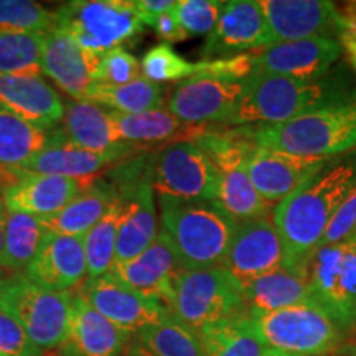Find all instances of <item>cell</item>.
Returning <instances> with one entry per match:
<instances>
[{"label": "cell", "instance_id": "cell-18", "mask_svg": "<svg viewBox=\"0 0 356 356\" xmlns=\"http://www.w3.org/2000/svg\"><path fill=\"white\" fill-rule=\"evenodd\" d=\"M140 147H129L124 150L114 152H92L81 149L73 144H68L61 137L58 127L51 129V142L38 155L30 160L24 167L38 175H56L73 178V180H92L99 177L102 172L109 170L124 160L132 159L137 152H142Z\"/></svg>", "mask_w": 356, "mask_h": 356}, {"label": "cell", "instance_id": "cell-14", "mask_svg": "<svg viewBox=\"0 0 356 356\" xmlns=\"http://www.w3.org/2000/svg\"><path fill=\"white\" fill-rule=\"evenodd\" d=\"M341 48L338 38L315 37L287 42L252 51L254 73L315 81L330 74L340 60Z\"/></svg>", "mask_w": 356, "mask_h": 356}, {"label": "cell", "instance_id": "cell-32", "mask_svg": "<svg viewBox=\"0 0 356 356\" xmlns=\"http://www.w3.org/2000/svg\"><path fill=\"white\" fill-rule=\"evenodd\" d=\"M51 142V131L24 121L0 106V167L24 168Z\"/></svg>", "mask_w": 356, "mask_h": 356}, {"label": "cell", "instance_id": "cell-49", "mask_svg": "<svg viewBox=\"0 0 356 356\" xmlns=\"http://www.w3.org/2000/svg\"><path fill=\"white\" fill-rule=\"evenodd\" d=\"M8 277H10V275H7L6 270H2V267H0V292H2V289L6 286Z\"/></svg>", "mask_w": 356, "mask_h": 356}, {"label": "cell", "instance_id": "cell-40", "mask_svg": "<svg viewBox=\"0 0 356 356\" xmlns=\"http://www.w3.org/2000/svg\"><path fill=\"white\" fill-rule=\"evenodd\" d=\"M142 76L140 63L132 53L126 48H114V50L102 53L97 61V68L95 71V83L111 84H127L136 81Z\"/></svg>", "mask_w": 356, "mask_h": 356}, {"label": "cell", "instance_id": "cell-19", "mask_svg": "<svg viewBox=\"0 0 356 356\" xmlns=\"http://www.w3.org/2000/svg\"><path fill=\"white\" fill-rule=\"evenodd\" d=\"M101 55L89 53L65 30L53 26L43 33L42 73L47 74L73 101H83L95 83Z\"/></svg>", "mask_w": 356, "mask_h": 356}, {"label": "cell", "instance_id": "cell-43", "mask_svg": "<svg viewBox=\"0 0 356 356\" xmlns=\"http://www.w3.org/2000/svg\"><path fill=\"white\" fill-rule=\"evenodd\" d=\"M338 42L343 48L350 65L356 73V3H351L341 10V25L338 33Z\"/></svg>", "mask_w": 356, "mask_h": 356}, {"label": "cell", "instance_id": "cell-37", "mask_svg": "<svg viewBox=\"0 0 356 356\" xmlns=\"http://www.w3.org/2000/svg\"><path fill=\"white\" fill-rule=\"evenodd\" d=\"M142 76L149 81L162 83H181L191 78H200L202 74V61L191 63L173 50L172 44L159 43L145 53L140 61Z\"/></svg>", "mask_w": 356, "mask_h": 356}, {"label": "cell", "instance_id": "cell-47", "mask_svg": "<svg viewBox=\"0 0 356 356\" xmlns=\"http://www.w3.org/2000/svg\"><path fill=\"white\" fill-rule=\"evenodd\" d=\"M122 356H154V355L150 353V351L147 350L136 337H132L131 343L127 345V348L124 351Z\"/></svg>", "mask_w": 356, "mask_h": 356}, {"label": "cell", "instance_id": "cell-45", "mask_svg": "<svg viewBox=\"0 0 356 356\" xmlns=\"http://www.w3.org/2000/svg\"><path fill=\"white\" fill-rule=\"evenodd\" d=\"M134 3H136V8L144 25L150 26V24L160 15L172 12L177 2H173V0H139V2Z\"/></svg>", "mask_w": 356, "mask_h": 356}, {"label": "cell", "instance_id": "cell-11", "mask_svg": "<svg viewBox=\"0 0 356 356\" xmlns=\"http://www.w3.org/2000/svg\"><path fill=\"white\" fill-rule=\"evenodd\" d=\"M284 251L273 216L239 221L221 266L243 289L282 267Z\"/></svg>", "mask_w": 356, "mask_h": 356}, {"label": "cell", "instance_id": "cell-31", "mask_svg": "<svg viewBox=\"0 0 356 356\" xmlns=\"http://www.w3.org/2000/svg\"><path fill=\"white\" fill-rule=\"evenodd\" d=\"M84 99L96 102L108 111L119 114H140L145 111L165 108V89L140 76L136 81L119 86L92 83Z\"/></svg>", "mask_w": 356, "mask_h": 356}, {"label": "cell", "instance_id": "cell-28", "mask_svg": "<svg viewBox=\"0 0 356 356\" xmlns=\"http://www.w3.org/2000/svg\"><path fill=\"white\" fill-rule=\"evenodd\" d=\"M115 195L96 177L76 198L50 216L40 218L48 233L83 238L115 203Z\"/></svg>", "mask_w": 356, "mask_h": 356}, {"label": "cell", "instance_id": "cell-20", "mask_svg": "<svg viewBox=\"0 0 356 356\" xmlns=\"http://www.w3.org/2000/svg\"><path fill=\"white\" fill-rule=\"evenodd\" d=\"M180 269V262L170 241L165 233L160 231L155 241L139 256L114 262L111 274L131 291L165 307L172 280Z\"/></svg>", "mask_w": 356, "mask_h": 356}, {"label": "cell", "instance_id": "cell-21", "mask_svg": "<svg viewBox=\"0 0 356 356\" xmlns=\"http://www.w3.org/2000/svg\"><path fill=\"white\" fill-rule=\"evenodd\" d=\"M24 275L44 291H73L88 275L83 238L50 233Z\"/></svg>", "mask_w": 356, "mask_h": 356}, {"label": "cell", "instance_id": "cell-9", "mask_svg": "<svg viewBox=\"0 0 356 356\" xmlns=\"http://www.w3.org/2000/svg\"><path fill=\"white\" fill-rule=\"evenodd\" d=\"M73 292H50L12 274L0 292V307L17 318L32 343L47 353L58 350L68 337Z\"/></svg>", "mask_w": 356, "mask_h": 356}, {"label": "cell", "instance_id": "cell-50", "mask_svg": "<svg viewBox=\"0 0 356 356\" xmlns=\"http://www.w3.org/2000/svg\"><path fill=\"white\" fill-rule=\"evenodd\" d=\"M348 351H350V353H351V355H353V356H356V341H355V343H353V345H351V346H350V348H348Z\"/></svg>", "mask_w": 356, "mask_h": 356}, {"label": "cell", "instance_id": "cell-8", "mask_svg": "<svg viewBox=\"0 0 356 356\" xmlns=\"http://www.w3.org/2000/svg\"><path fill=\"white\" fill-rule=\"evenodd\" d=\"M251 317L267 348L284 353L327 356L340 350L346 340L337 323L310 300Z\"/></svg>", "mask_w": 356, "mask_h": 356}, {"label": "cell", "instance_id": "cell-34", "mask_svg": "<svg viewBox=\"0 0 356 356\" xmlns=\"http://www.w3.org/2000/svg\"><path fill=\"white\" fill-rule=\"evenodd\" d=\"M50 234L40 218L25 213H8L6 218L7 270L19 273L35 259Z\"/></svg>", "mask_w": 356, "mask_h": 356}, {"label": "cell", "instance_id": "cell-30", "mask_svg": "<svg viewBox=\"0 0 356 356\" xmlns=\"http://www.w3.org/2000/svg\"><path fill=\"white\" fill-rule=\"evenodd\" d=\"M243 292L251 315L267 314L309 300L305 275L291 273L284 267L256 279Z\"/></svg>", "mask_w": 356, "mask_h": 356}, {"label": "cell", "instance_id": "cell-7", "mask_svg": "<svg viewBox=\"0 0 356 356\" xmlns=\"http://www.w3.org/2000/svg\"><path fill=\"white\" fill-rule=\"evenodd\" d=\"M53 26L65 30L86 51L102 55L132 43L144 22L129 0H74L58 8Z\"/></svg>", "mask_w": 356, "mask_h": 356}, {"label": "cell", "instance_id": "cell-27", "mask_svg": "<svg viewBox=\"0 0 356 356\" xmlns=\"http://www.w3.org/2000/svg\"><path fill=\"white\" fill-rule=\"evenodd\" d=\"M111 118L119 140L150 149V145L191 142L207 126H190L181 122L167 108L145 111L140 114H119L111 111Z\"/></svg>", "mask_w": 356, "mask_h": 356}, {"label": "cell", "instance_id": "cell-10", "mask_svg": "<svg viewBox=\"0 0 356 356\" xmlns=\"http://www.w3.org/2000/svg\"><path fill=\"white\" fill-rule=\"evenodd\" d=\"M154 193L186 202H216L218 170L195 142H175L147 159Z\"/></svg>", "mask_w": 356, "mask_h": 356}, {"label": "cell", "instance_id": "cell-26", "mask_svg": "<svg viewBox=\"0 0 356 356\" xmlns=\"http://www.w3.org/2000/svg\"><path fill=\"white\" fill-rule=\"evenodd\" d=\"M154 190L149 177L121 198L124 213L115 241V262L139 256L155 241L160 233Z\"/></svg>", "mask_w": 356, "mask_h": 356}, {"label": "cell", "instance_id": "cell-29", "mask_svg": "<svg viewBox=\"0 0 356 356\" xmlns=\"http://www.w3.org/2000/svg\"><path fill=\"white\" fill-rule=\"evenodd\" d=\"M198 338L204 356H264L269 350L249 312L208 325L198 332Z\"/></svg>", "mask_w": 356, "mask_h": 356}, {"label": "cell", "instance_id": "cell-6", "mask_svg": "<svg viewBox=\"0 0 356 356\" xmlns=\"http://www.w3.org/2000/svg\"><path fill=\"white\" fill-rule=\"evenodd\" d=\"M309 300L330 317L346 338L356 335V233L320 246L305 269Z\"/></svg>", "mask_w": 356, "mask_h": 356}, {"label": "cell", "instance_id": "cell-1", "mask_svg": "<svg viewBox=\"0 0 356 356\" xmlns=\"http://www.w3.org/2000/svg\"><path fill=\"white\" fill-rule=\"evenodd\" d=\"M356 186V150L337 155L273 210L284 251V269L305 275L335 213Z\"/></svg>", "mask_w": 356, "mask_h": 356}, {"label": "cell", "instance_id": "cell-15", "mask_svg": "<svg viewBox=\"0 0 356 356\" xmlns=\"http://www.w3.org/2000/svg\"><path fill=\"white\" fill-rule=\"evenodd\" d=\"M76 292L102 317L132 335L168 315L160 302L131 291L111 273L86 279Z\"/></svg>", "mask_w": 356, "mask_h": 356}, {"label": "cell", "instance_id": "cell-52", "mask_svg": "<svg viewBox=\"0 0 356 356\" xmlns=\"http://www.w3.org/2000/svg\"><path fill=\"white\" fill-rule=\"evenodd\" d=\"M0 356H6V355H2V353H0Z\"/></svg>", "mask_w": 356, "mask_h": 356}, {"label": "cell", "instance_id": "cell-23", "mask_svg": "<svg viewBox=\"0 0 356 356\" xmlns=\"http://www.w3.org/2000/svg\"><path fill=\"white\" fill-rule=\"evenodd\" d=\"M0 106L44 131L55 129L65 115L63 99L42 74H0Z\"/></svg>", "mask_w": 356, "mask_h": 356}, {"label": "cell", "instance_id": "cell-38", "mask_svg": "<svg viewBox=\"0 0 356 356\" xmlns=\"http://www.w3.org/2000/svg\"><path fill=\"white\" fill-rule=\"evenodd\" d=\"M55 25V12L30 0H0V32L43 35Z\"/></svg>", "mask_w": 356, "mask_h": 356}, {"label": "cell", "instance_id": "cell-46", "mask_svg": "<svg viewBox=\"0 0 356 356\" xmlns=\"http://www.w3.org/2000/svg\"><path fill=\"white\" fill-rule=\"evenodd\" d=\"M6 218L7 210L0 207V267L7 269V259H6Z\"/></svg>", "mask_w": 356, "mask_h": 356}, {"label": "cell", "instance_id": "cell-5", "mask_svg": "<svg viewBox=\"0 0 356 356\" xmlns=\"http://www.w3.org/2000/svg\"><path fill=\"white\" fill-rule=\"evenodd\" d=\"M165 309L195 332L248 312L243 287L220 266L178 270Z\"/></svg>", "mask_w": 356, "mask_h": 356}, {"label": "cell", "instance_id": "cell-25", "mask_svg": "<svg viewBox=\"0 0 356 356\" xmlns=\"http://www.w3.org/2000/svg\"><path fill=\"white\" fill-rule=\"evenodd\" d=\"M56 127L68 144L92 152L106 154L137 147L119 140L111 111L88 99L65 102V115Z\"/></svg>", "mask_w": 356, "mask_h": 356}, {"label": "cell", "instance_id": "cell-24", "mask_svg": "<svg viewBox=\"0 0 356 356\" xmlns=\"http://www.w3.org/2000/svg\"><path fill=\"white\" fill-rule=\"evenodd\" d=\"M92 180H73L29 172L20 181L2 190V203L8 213H25L37 218L50 216L76 198Z\"/></svg>", "mask_w": 356, "mask_h": 356}, {"label": "cell", "instance_id": "cell-13", "mask_svg": "<svg viewBox=\"0 0 356 356\" xmlns=\"http://www.w3.org/2000/svg\"><path fill=\"white\" fill-rule=\"evenodd\" d=\"M270 44L315 37L338 38L341 8L328 0H259Z\"/></svg>", "mask_w": 356, "mask_h": 356}, {"label": "cell", "instance_id": "cell-41", "mask_svg": "<svg viewBox=\"0 0 356 356\" xmlns=\"http://www.w3.org/2000/svg\"><path fill=\"white\" fill-rule=\"evenodd\" d=\"M0 353L6 356H43L17 318L0 307Z\"/></svg>", "mask_w": 356, "mask_h": 356}, {"label": "cell", "instance_id": "cell-39", "mask_svg": "<svg viewBox=\"0 0 356 356\" xmlns=\"http://www.w3.org/2000/svg\"><path fill=\"white\" fill-rule=\"evenodd\" d=\"M225 3L221 0H180L173 13L188 38L208 37L215 30Z\"/></svg>", "mask_w": 356, "mask_h": 356}, {"label": "cell", "instance_id": "cell-33", "mask_svg": "<svg viewBox=\"0 0 356 356\" xmlns=\"http://www.w3.org/2000/svg\"><path fill=\"white\" fill-rule=\"evenodd\" d=\"M124 204L121 200L109 208V211L83 236L86 254L88 279H96L109 274L115 262V241L121 226Z\"/></svg>", "mask_w": 356, "mask_h": 356}, {"label": "cell", "instance_id": "cell-36", "mask_svg": "<svg viewBox=\"0 0 356 356\" xmlns=\"http://www.w3.org/2000/svg\"><path fill=\"white\" fill-rule=\"evenodd\" d=\"M43 35L0 32V74L42 73Z\"/></svg>", "mask_w": 356, "mask_h": 356}, {"label": "cell", "instance_id": "cell-44", "mask_svg": "<svg viewBox=\"0 0 356 356\" xmlns=\"http://www.w3.org/2000/svg\"><path fill=\"white\" fill-rule=\"evenodd\" d=\"M150 26L155 30L157 37L163 40V43L172 44V43H180V42H185V40H188V35L185 33V30L181 29L180 24H178L173 10L160 15L159 19H155L152 24H150Z\"/></svg>", "mask_w": 356, "mask_h": 356}, {"label": "cell", "instance_id": "cell-4", "mask_svg": "<svg viewBox=\"0 0 356 356\" xmlns=\"http://www.w3.org/2000/svg\"><path fill=\"white\" fill-rule=\"evenodd\" d=\"M256 147L330 159L356 150V97L310 111L277 126L244 127Z\"/></svg>", "mask_w": 356, "mask_h": 356}, {"label": "cell", "instance_id": "cell-42", "mask_svg": "<svg viewBox=\"0 0 356 356\" xmlns=\"http://www.w3.org/2000/svg\"><path fill=\"white\" fill-rule=\"evenodd\" d=\"M356 233V186L351 190V193L346 197L340 210L335 213L333 220L325 229V233L320 239L318 246H328V244H337L348 239L350 236Z\"/></svg>", "mask_w": 356, "mask_h": 356}, {"label": "cell", "instance_id": "cell-16", "mask_svg": "<svg viewBox=\"0 0 356 356\" xmlns=\"http://www.w3.org/2000/svg\"><path fill=\"white\" fill-rule=\"evenodd\" d=\"M266 47H270V38L259 2L231 0L225 3L215 30L203 44L202 60H225Z\"/></svg>", "mask_w": 356, "mask_h": 356}, {"label": "cell", "instance_id": "cell-48", "mask_svg": "<svg viewBox=\"0 0 356 356\" xmlns=\"http://www.w3.org/2000/svg\"><path fill=\"white\" fill-rule=\"evenodd\" d=\"M264 356H297V355H291V353H284V351H279V350H267Z\"/></svg>", "mask_w": 356, "mask_h": 356}, {"label": "cell", "instance_id": "cell-12", "mask_svg": "<svg viewBox=\"0 0 356 356\" xmlns=\"http://www.w3.org/2000/svg\"><path fill=\"white\" fill-rule=\"evenodd\" d=\"M243 92L244 81L191 78L173 86L165 108L190 126H225Z\"/></svg>", "mask_w": 356, "mask_h": 356}, {"label": "cell", "instance_id": "cell-17", "mask_svg": "<svg viewBox=\"0 0 356 356\" xmlns=\"http://www.w3.org/2000/svg\"><path fill=\"white\" fill-rule=\"evenodd\" d=\"M330 159L302 157L252 145L246 167L248 175L261 198L275 207L299 188L307 178L327 165Z\"/></svg>", "mask_w": 356, "mask_h": 356}, {"label": "cell", "instance_id": "cell-51", "mask_svg": "<svg viewBox=\"0 0 356 356\" xmlns=\"http://www.w3.org/2000/svg\"><path fill=\"white\" fill-rule=\"evenodd\" d=\"M0 207H3V203H2V191H0Z\"/></svg>", "mask_w": 356, "mask_h": 356}, {"label": "cell", "instance_id": "cell-35", "mask_svg": "<svg viewBox=\"0 0 356 356\" xmlns=\"http://www.w3.org/2000/svg\"><path fill=\"white\" fill-rule=\"evenodd\" d=\"M136 338L154 356H204L198 332L178 322L170 314L136 333Z\"/></svg>", "mask_w": 356, "mask_h": 356}, {"label": "cell", "instance_id": "cell-3", "mask_svg": "<svg viewBox=\"0 0 356 356\" xmlns=\"http://www.w3.org/2000/svg\"><path fill=\"white\" fill-rule=\"evenodd\" d=\"M163 231L181 269L221 266L228 254L238 221L216 202H186L159 197Z\"/></svg>", "mask_w": 356, "mask_h": 356}, {"label": "cell", "instance_id": "cell-22", "mask_svg": "<svg viewBox=\"0 0 356 356\" xmlns=\"http://www.w3.org/2000/svg\"><path fill=\"white\" fill-rule=\"evenodd\" d=\"M73 292L71 322L60 356H122L131 343L132 333L115 327L86 300Z\"/></svg>", "mask_w": 356, "mask_h": 356}, {"label": "cell", "instance_id": "cell-2", "mask_svg": "<svg viewBox=\"0 0 356 356\" xmlns=\"http://www.w3.org/2000/svg\"><path fill=\"white\" fill-rule=\"evenodd\" d=\"M356 97V89L335 76L315 81L252 73L244 79V92L226 121L228 127L277 126L310 111Z\"/></svg>", "mask_w": 356, "mask_h": 356}]
</instances>
